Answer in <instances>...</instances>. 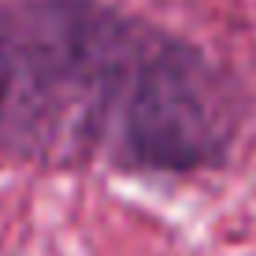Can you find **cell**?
I'll list each match as a JSON object with an SVG mask.
<instances>
[{
  "mask_svg": "<svg viewBox=\"0 0 256 256\" xmlns=\"http://www.w3.org/2000/svg\"><path fill=\"white\" fill-rule=\"evenodd\" d=\"M242 82L104 0H0V160L193 174L230 160Z\"/></svg>",
  "mask_w": 256,
  "mask_h": 256,
  "instance_id": "6da1fadb",
  "label": "cell"
}]
</instances>
